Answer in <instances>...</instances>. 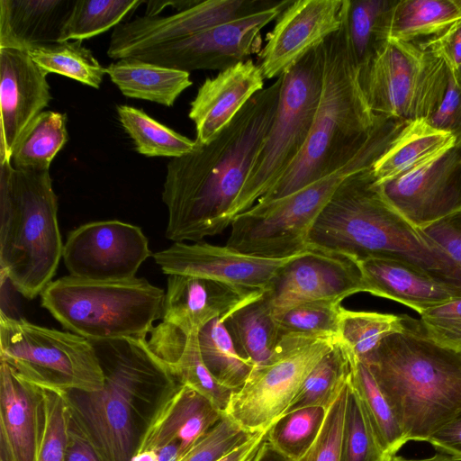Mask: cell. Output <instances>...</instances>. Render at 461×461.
Here are the masks:
<instances>
[{"label": "cell", "mask_w": 461, "mask_h": 461, "mask_svg": "<svg viewBox=\"0 0 461 461\" xmlns=\"http://www.w3.org/2000/svg\"><path fill=\"white\" fill-rule=\"evenodd\" d=\"M281 85L282 77L255 94L209 144L169 160L162 192L167 239L198 242L230 226V211L273 122Z\"/></svg>", "instance_id": "obj_1"}, {"label": "cell", "mask_w": 461, "mask_h": 461, "mask_svg": "<svg viewBox=\"0 0 461 461\" xmlns=\"http://www.w3.org/2000/svg\"><path fill=\"white\" fill-rule=\"evenodd\" d=\"M104 373L96 392H66L72 420L102 461H131L163 401L179 382L147 338L89 340Z\"/></svg>", "instance_id": "obj_2"}, {"label": "cell", "mask_w": 461, "mask_h": 461, "mask_svg": "<svg viewBox=\"0 0 461 461\" xmlns=\"http://www.w3.org/2000/svg\"><path fill=\"white\" fill-rule=\"evenodd\" d=\"M371 167L338 187L312 226L307 249L354 263L367 258L399 260L461 287L454 261L387 201Z\"/></svg>", "instance_id": "obj_3"}, {"label": "cell", "mask_w": 461, "mask_h": 461, "mask_svg": "<svg viewBox=\"0 0 461 461\" xmlns=\"http://www.w3.org/2000/svg\"><path fill=\"white\" fill-rule=\"evenodd\" d=\"M348 8L339 29L322 43V85L306 142L283 176L255 204L285 197L336 171L366 143L379 117L361 89L348 26Z\"/></svg>", "instance_id": "obj_4"}, {"label": "cell", "mask_w": 461, "mask_h": 461, "mask_svg": "<svg viewBox=\"0 0 461 461\" xmlns=\"http://www.w3.org/2000/svg\"><path fill=\"white\" fill-rule=\"evenodd\" d=\"M392 405L408 441H427L461 411V352L429 339L408 316L363 362Z\"/></svg>", "instance_id": "obj_5"}, {"label": "cell", "mask_w": 461, "mask_h": 461, "mask_svg": "<svg viewBox=\"0 0 461 461\" xmlns=\"http://www.w3.org/2000/svg\"><path fill=\"white\" fill-rule=\"evenodd\" d=\"M50 171L0 163V272L27 299L52 281L63 254Z\"/></svg>", "instance_id": "obj_6"}, {"label": "cell", "mask_w": 461, "mask_h": 461, "mask_svg": "<svg viewBox=\"0 0 461 461\" xmlns=\"http://www.w3.org/2000/svg\"><path fill=\"white\" fill-rule=\"evenodd\" d=\"M404 122L379 118L366 143L345 165L281 199L254 204L234 217L226 246L240 253L285 258L305 252L312 224L338 187L352 175L371 167Z\"/></svg>", "instance_id": "obj_7"}, {"label": "cell", "mask_w": 461, "mask_h": 461, "mask_svg": "<svg viewBox=\"0 0 461 461\" xmlns=\"http://www.w3.org/2000/svg\"><path fill=\"white\" fill-rule=\"evenodd\" d=\"M165 291L145 278L97 282L62 276L41 304L68 331L88 340L147 338L161 319Z\"/></svg>", "instance_id": "obj_8"}, {"label": "cell", "mask_w": 461, "mask_h": 461, "mask_svg": "<svg viewBox=\"0 0 461 461\" xmlns=\"http://www.w3.org/2000/svg\"><path fill=\"white\" fill-rule=\"evenodd\" d=\"M322 68L321 44L282 76L275 118L230 211L231 221L251 208L283 176L302 151L320 99Z\"/></svg>", "instance_id": "obj_9"}, {"label": "cell", "mask_w": 461, "mask_h": 461, "mask_svg": "<svg viewBox=\"0 0 461 461\" xmlns=\"http://www.w3.org/2000/svg\"><path fill=\"white\" fill-rule=\"evenodd\" d=\"M0 358L18 376L39 387L96 392L104 373L86 339L0 313Z\"/></svg>", "instance_id": "obj_10"}, {"label": "cell", "mask_w": 461, "mask_h": 461, "mask_svg": "<svg viewBox=\"0 0 461 461\" xmlns=\"http://www.w3.org/2000/svg\"><path fill=\"white\" fill-rule=\"evenodd\" d=\"M358 80L375 116L428 120L445 95L448 68L417 43L387 40L359 67Z\"/></svg>", "instance_id": "obj_11"}, {"label": "cell", "mask_w": 461, "mask_h": 461, "mask_svg": "<svg viewBox=\"0 0 461 461\" xmlns=\"http://www.w3.org/2000/svg\"><path fill=\"white\" fill-rule=\"evenodd\" d=\"M338 340L283 337L274 357L255 366L243 386L232 393L225 413L248 431L268 429Z\"/></svg>", "instance_id": "obj_12"}, {"label": "cell", "mask_w": 461, "mask_h": 461, "mask_svg": "<svg viewBox=\"0 0 461 461\" xmlns=\"http://www.w3.org/2000/svg\"><path fill=\"white\" fill-rule=\"evenodd\" d=\"M292 2L284 0L276 7L222 23L184 40L138 51L130 58L186 72L224 70L259 53L261 30L276 21Z\"/></svg>", "instance_id": "obj_13"}, {"label": "cell", "mask_w": 461, "mask_h": 461, "mask_svg": "<svg viewBox=\"0 0 461 461\" xmlns=\"http://www.w3.org/2000/svg\"><path fill=\"white\" fill-rule=\"evenodd\" d=\"M152 255L148 238L139 226L105 220L70 231L62 258L74 278L119 282L135 278L141 264Z\"/></svg>", "instance_id": "obj_14"}, {"label": "cell", "mask_w": 461, "mask_h": 461, "mask_svg": "<svg viewBox=\"0 0 461 461\" xmlns=\"http://www.w3.org/2000/svg\"><path fill=\"white\" fill-rule=\"evenodd\" d=\"M284 0H206L167 16H140L117 25L111 36L107 55L114 59L197 33L269 8Z\"/></svg>", "instance_id": "obj_15"}, {"label": "cell", "mask_w": 461, "mask_h": 461, "mask_svg": "<svg viewBox=\"0 0 461 461\" xmlns=\"http://www.w3.org/2000/svg\"><path fill=\"white\" fill-rule=\"evenodd\" d=\"M347 6L348 0L293 1L276 20L258 54L265 79L284 76L337 32Z\"/></svg>", "instance_id": "obj_16"}, {"label": "cell", "mask_w": 461, "mask_h": 461, "mask_svg": "<svg viewBox=\"0 0 461 461\" xmlns=\"http://www.w3.org/2000/svg\"><path fill=\"white\" fill-rule=\"evenodd\" d=\"M387 201L422 229L461 209V149L379 185Z\"/></svg>", "instance_id": "obj_17"}, {"label": "cell", "mask_w": 461, "mask_h": 461, "mask_svg": "<svg viewBox=\"0 0 461 461\" xmlns=\"http://www.w3.org/2000/svg\"><path fill=\"white\" fill-rule=\"evenodd\" d=\"M365 293L356 263L337 256L306 250L287 263L267 291L274 314L309 302L341 303Z\"/></svg>", "instance_id": "obj_18"}, {"label": "cell", "mask_w": 461, "mask_h": 461, "mask_svg": "<svg viewBox=\"0 0 461 461\" xmlns=\"http://www.w3.org/2000/svg\"><path fill=\"white\" fill-rule=\"evenodd\" d=\"M301 254L278 259L263 258L240 253L226 245L198 241L173 242L152 257L167 276H195L267 292L280 270Z\"/></svg>", "instance_id": "obj_19"}, {"label": "cell", "mask_w": 461, "mask_h": 461, "mask_svg": "<svg viewBox=\"0 0 461 461\" xmlns=\"http://www.w3.org/2000/svg\"><path fill=\"white\" fill-rule=\"evenodd\" d=\"M265 292L227 282L188 275H168L161 321L185 333L199 331L210 321L222 322Z\"/></svg>", "instance_id": "obj_20"}, {"label": "cell", "mask_w": 461, "mask_h": 461, "mask_svg": "<svg viewBox=\"0 0 461 461\" xmlns=\"http://www.w3.org/2000/svg\"><path fill=\"white\" fill-rule=\"evenodd\" d=\"M46 77L28 52L0 49V163L10 162L16 140L51 100Z\"/></svg>", "instance_id": "obj_21"}, {"label": "cell", "mask_w": 461, "mask_h": 461, "mask_svg": "<svg viewBox=\"0 0 461 461\" xmlns=\"http://www.w3.org/2000/svg\"><path fill=\"white\" fill-rule=\"evenodd\" d=\"M265 77L251 59L230 67L200 86L190 104L189 118L195 125V141L209 144L258 92Z\"/></svg>", "instance_id": "obj_22"}, {"label": "cell", "mask_w": 461, "mask_h": 461, "mask_svg": "<svg viewBox=\"0 0 461 461\" xmlns=\"http://www.w3.org/2000/svg\"><path fill=\"white\" fill-rule=\"evenodd\" d=\"M224 414L206 397L179 383L159 406L136 451L177 444L184 456Z\"/></svg>", "instance_id": "obj_23"}, {"label": "cell", "mask_w": 461, "mask_h": 461, "mask_svg": "<svg viewBox=\"0 0 461 461\" xmlns=\"http://www.w3.org/2000/svg\"><path fill=\"white\" fill-rule=\"evenodd\" d=\"M356 264L365 293L398 302L419 314L461 298V287L436 279L399 260L367 258Z\"/></svg>", "instance_id": "obj_24"}, {"label": "cell", "mask_w": 461, "mask_h": 461, "mask_svg": "<svg viewBox=\"0 0 461 461\" xmlns=\"http://www.w3.org/2000/svg\"><path fill=\"white\" fill-rule=\"evenodd\" d=\"M41 388L0 364V459L33 461Z\"/></svg>", "instance_id": "obj_25"}, {"label": "cell", "mask_w": 461, "mask_h": 461, "mask_svg": "<svg viewBox=\"0 0 461 461\" xmlns=\"http://www.w3.org/2000/svg\"><path fill=\"white\" fill-rule=\"evenodd\" d=\"M147 343L179 383L193 388L225 412L234 391L220 384L206 367L199 349L198 331L185 333L161 321L153 327Z\"/></svg>", "instance_id": "obj_26"}, {"label": "cell", "mask_w": 461, "mask_h": 461, "mask_svg": "<svg viewBox=\"0 0 461 461\" xmlns=\"http://www.w3.org/2000/svg\"><path fill=\"white\" fill-rule=\"evenodd\" d=\"M76 0H0V49L30 50L59 41Z\"/></svg>", "instance_id": "obj_27"}, {"label": "cell", "mask_w": 461, "mask_h": 461, "mask_svg": "<svg viewBox=\"0 0 461 461\" xmlns=\"http://www.w3.org/2000/svg\"><path fill=\"white\" fill-rule=\"evenodd\" d=\"M453 147L454 137L426 120L408 122L373 164L371 172L381 185L429 163Z\"/></svg>", "instance_id": "obj_28"}, {"label": "cell", "mask_w": 461, "mask_h": 461, "mask_svg": "<svg viewBox=\"0 0 461 461\" xmlns=\"http://www.w3.org/2000/svg\"><path fill=\"white\" fill-rule=\"evenodd\" d=\"M106 74L123 95L167 107L192 85L189 72L133 58L111 63Z\"/></svg>", "instance_id": "obj_29"}, {"label": "cell", "mask_w": 461, "mask_h": 461, "mask_svg": "<svg viewBox=\"0 0 461 461\" xmlns=\"http://www.w3.org/2000/svg\"><path fill=\"white\" fill-rule=\"evenodd\" d=\"M461 23V0H400L389 11L387 40L420 43Z\"/></svg>", "instance_id": "obj_30"}, {"label": "cell", "mask_w": 461, "mask_h": 461, "mask_svg": "<svg viewBox=\"0 0 461 461\" xmlns=\"http://www.w3.org/2000/svg\"><path fill=\"white\" fill-rule=\"evenodd\" d=\"M239 353L255 366L267 363L281 340L267 292L223 321Z\"/></svg>", "instance_id": "obj_31"}, {"label": "cell", "mask_w": 461, "mask_h": 461, "mask_svg": "<svg viewBox=\"0 0 461 461\" xmlns=\"http://www.w3.org/2000/svg\"><path fill=\"white\" fill-rule=\"evenodd\" d=\"M67 114L43 111L25 128L16 140L10 164L15 170L50 171V166L67 143Z\"/></svg>", "instance_id": "obj_32"}, {"label": "cell", "mask_w": 461, "mask_h": 461, "mask_svg": "<svg viewBox=\"0 0 461 461\" xmlns=\"http://www.w3.org/2000/svg\"><path fill=\"white\" fill-rule=\"evenodd\" d=\"M348 356L351 385L361 400L381 447L393 457L407 442L402 428L369 367L356 357Z\"/></svg>", "instance_id": "obj_33"}, {"label": "cell", "mask_w": 461, "mask_h": 461, "mask_svg": "<svg viewBox=\"0 0 461 461\" xmlns=\"http://www.w3.org/2000/svg\"><path fill=\"white\" fill-rule=\"evenodd\" d=\"M121 125L134 142L136 150L147 157L179 158L200 145L151 118L144 111L121 104L116 107Z\"/></svg>", "instance_id": "obj_34"}, {"label": "cell", "mask_w": 461, "mask_h": 461, "mask_svg": "<svg viewBox=\"0 0 461 461\" xmlns=\"http://www.w3.org/2000/svg\"><path fill=\"white\" fill-rule=\"evenodd\" d=\"M201 357L208 370L222 385L237 391L255 366L237 350L224 323L213 320L198 331Z\"/></svg>", "instance_id": "obj_35"}, {"label": "cell", "mask_w": 461, "mask_h": 461, "mask_svg": "<svg viewBox=\"0 0 461 461\" xmlns=\"http://www.w3.org/2000/svg\"><path fill=\"white\" fill-rule=\"evenodd\" d=\"M407 315L342 309L339 340L348 354L365 362L386 337L407 327Z\"/></svg>", "instance_id": "obj_36"}, {"label": "cell", "mask_w": 461, "mask_h": 461, "mask_svg": "<svg viewBox=\"0 0 461 461\" xmlns=\"http://www.w3.org/2000/svg\"><path fill=\"white\" fill-rule=\"evenodd\" d=\"M349 375L348 356L338 340L308 374L285 412L308 406L329 410Z\"/></svg>", "instance_id": "obj_37"}, {"label": "cell", "mask_w": 461, "mask_h": 461, "mask_svg": "<svg viewBox=\"0 0 461 461\" xmlns=\"http://www.w3.org/2000/svg\"><path fill=\"white\" fill-rule=\"evenodd\" d=\"M28 54L47 74L62 75L95 89L100 88L106 74V68L82 45V41L53 43L35 48Z\"/></svg>", "instance_id": "obj_38"}, {"label": "cell", "mask_w": 461, "mask_h": 461, "mask_svg": "<svg viewBox=\"0 0 461 461\" xmlns=\"http://www.w3.org/2000/svg\"><path fill=\"white\" fill-rule=\"evenodd\" d=\"M328 410L299 408L282 414L268 429L267 440L290 461L301 458L319 436Z\"/></svg>", "instance_id": "obj_39"}, {"label": "cell", "mask_w": 461, "mask_h": 461, "mask_svg": "<svg viewBox=\"0 0 461 461\" xmlns=\"http://www.w3.org/2000/svg\"><path fill=\"white\" fill-rule=\"evenodd\" d=\"M142 0H76L59 42L95 37L120 24Z\"/></svg>", "instance_id": "obj_40"}, {"label": "cell", "mask_w": 461, "mask_h": 461, "mask_svg": "<svg viewBox=\"0 0 461 461\" xmlns=\"http://www.w3.org/2000/svg\"><path fill=\"white\" fill-rule=\"evenodd\" d=\"M340 303L325 301L303 303L275 315L281 339L300 337L339 339L343 309Z\"/></svg>", "instance_id": "obj_41"}, {"label": "cell", "mask_w": 461, "mask_h": 461, "mask_svg": "<svg viewBox=\"0 0 461 461\" xmlns=\"http://www.w3.org/2000/svg\"><path fill=\"white\" fill-rule=\"evenodd\" d=\"M395 1L348 0V26L352 47L363 65L387 41L386 22Z\"/></svg>", "instance_id": "obj_42"}, {"label": "cell", "mask_w": 461, "mask_h": 461, "mask_svg": "<svg viewBox=\"0 0 461 461\" xmlns=\"http://www.w3.org/2000/svg\"><path fill=\"white\" fill-rule=\"evenodd\" d=\"M41 388L33 461H64L70 412L66 392Z\"/></svg>", "instance_id": "obj_43"}, {"label": "cell", "mask_w": 461, "mask_h": 461, "mask_svg": "<svg viewBox=\"0 0 461 461\" xmlns=\"http://www.w3.org/2000/svg\"><path fill=\"white\" fill-rule=\"evenodd\" d=\"M381 447L364 406L351 385L340 443V461H390Z\"/></svg>", "instance_id": "obj_44"}, {"label": "cell", "mask_w": 461, "mask_h": 461, "mask_svg": "<svg viewBox=\"0 0 461 461\" xmlns=\"http://www.w3.org/2000/svg\"><path fill=\"white\" fill-rule=\"evenodd\" d=\"M256 433L248 431L225 413L177 461H220Z\"/></svg>", "instance_id": "obj_45"}, {"label": "cell", "mask_w": 461, "mask_h": 461, "mask_svg": "<svg viewBox=\"0 0 461 461\" xmlns=\"http://www.w3.org/2000/svg\"><path fill=\"white\" fill-rule=\"evenodd\" d=\"M349 387L350 375L329 408L316 440L307 452L296 461H340V443Z\"/></svg>", "instance_id": "obj_46"}, {"label": "cell", "mask_w": 461, "mask_h": 461, "mask_svg": "<svg viewBox=\"0 0 461 461\" xmlns=\"http://www.w3.org/2000/svg\"><path fill=\"white\" fill-rule=\"evenodd\" d=\"M420 315L423 332L429 339L461 352V298L429 308Z\"/></svg>", "instance_id": "obj_47"}, {"label": "cell", "mask_w": 461, "mask_h": 461, "mask_svg": "<svg viewBox=\"0 0 461 461\" xmlns=\"http://www.w3.org/2000/svg\"><path fill=\"white\" fill-rule=\"evenodd\" d=\"M426 121L433 128L451 134L455 147L461 149V78L450 69L445 95Z\"/></svg>", "instance_id": "obj_48"}, {"label": "cell", "mask_w": 461, "mask_h": 461, "mask_svg": "<svg viewBox=\"0 0 461 461\" xmlns=\"http://www.w3.org/2000/svg\"><path fill=\"white\" fill-rule=\"evenodd\" d=\"M420 230L449 256L461 276V209Z\"/></svg>", "instance_id": "obj_49"}, {"label": "cell", "mask_w": 461, "mask_h": 461, "mask_svg": "<svg viewBox=\"0 0 461 461\" xmlns=\"http://www.w3.org/2000/svg\"><path fill=\"white\" fill-rule=\"evenodd\" d=\"M417 44L441 58L447 68L461 78V23L437 38Z\"/></svg>", "instance_id": "obj_50"}, {"label": "cell", "mask_w": 461, "mask_h": 461, "mask_svg": "<svg viewBox=\"0 0 461 461\" xmlns=\"http://www.w3.org/2000/svg\"><path fill=\"white\" fill-rule=\"evenodd\" d=\"M438 453L461 461V411L434 432L427 440Z\"/></svg>", "instance_id": "obj_51"}, {"label": "cell", "mask_w": 461, "mask_h": 461, "mask_svg": "<svg viewBox=\"0 0 461 461\" xmlns=\"http://www.w3.org/2000/svg\"><path fill=\"white\" fill-rule=\"evenodd\" d=\"M64 461H102L97 452L71 416L68 429V438Z\"/></svg>", "instance_id": "obj_52"}, {"label": "cell", "mask_w": 461, "mask_h": 461, "mask_svg": "<svg viewBox=\"0 0 461 461\" xmlns=\"http://www.w3.org/2000/svg\"><path fill=\"white\" fill-rule=\"evenodd\" d=\"M267 430L258 431L249 441L220 461H252L267 438Z\"/></svg>", "instance_id": "obj_53"}, {"label": "cell", "mask_w": 461, "mask_h": 461, "mask_svg": "<svg viewBox=\"0 0 461 461\" xmlns=\"http://www.w3.org/2000/svg\"><path fill=\"white\" fill-rule=\"evenodd\" d=\"M200 1H148L145 2L147 4V9L145 15L146 16H157L167 5H172L176 8L178 12L190 8L195 5H197Z\"/></svg>", "instance_id": "obj_54"}, {"label": "cell", "mask_w": 461, "mask_h": 461, "mask_svg": "<svg viewBox=\"0 0 461 461\" xmlns=\"http://www.w3.org/2000/svg\"><path fill=\"white\" fill-rule=\"evenodd\" d=\"M252 461H290L265 439Z\"/></svg>", "instance_id": "obj_55"}, {"label": "cell", "mask_w": 461, "mask_h": 461, "mask_svg": "<svg viewBox=\"0 0 461 461\" xmlns=\"http://www.w3.org/2000/svg\"><path fill=\"white\" fill-rule=\"evenodd\" d=\"M390 461H457L454 457L448 455L437 453L432 456L420 459H411L400 456H393Z\"/></svg>", "instance_id": "obj_56"}, {"label": "cell", "mask_w": 461, "mask_h": 461, "mask_svg": "<svg viewBox=\"0 0 461 461\" xmlns=\"http://www.w3.org/2000/svg\"><path fill=\"white\" fill-rule=\"evenodd\" d=\"M0 461H2V460L0 459Z\"/></svg>", "instance_id": "obj_57"}]
</instances>
